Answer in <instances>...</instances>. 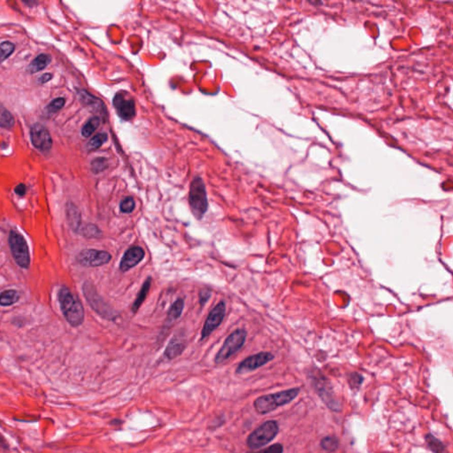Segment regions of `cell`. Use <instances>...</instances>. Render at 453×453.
<instances>
[{"label": "cell", "mask_w": 453, "mask_h": 453, "mask_svg": "<svg viewBox=\"0 0 453 453\" xmlns=\"http://www.w3.org/2000/svg\"><path fill=\"white\" fill-rule=\"evenodd\" d=\"M58 303L62 313L69 325L77 328L84 320V309L79 299L68 287H62L58 294Z\"/></svg>", "instance_id": "obj_1"}, {"label": "cell", "mask_w": 453, "mask_h": 453, "mask_svg": "<svg viewBox=\"0 0 453 453\" xmlns=\"http://www.w3.org/2000/svg\"><path fill=\"white\" fill-rule=\"evenodd\" d=\"M299 392L300 390L299 388H294L284 392L261 396L255 399L253 403L255 410L260 414H268L269 412L275 411V409L293 401L299 396Z\"/></svg>", "instance_id": "obj_2"}, {"label": "cell", "mask_w": 453, "mask_h": 453, "mask_svg": "<svg viewBox=\"0 0 453 453\" xmlns=\"http://www.w3.org/2000/svg\"><path fill=\"white\" fill-rule=\"evenodd\" d=\"M310 379H311V384L315 390L319 398L325 403V405L332 411L340 412L342 410L341 402L335 394L330 381L323 374H320L319 371V373L317 372L316 374L313 373L311 374Z\"/></svg>", "instance_id": "obj_3"}, {"label": "cell", "mask_w": 453, "mask_h": 453, "mask_svg": "<svg viewBox=\"0 0 453 453\" xmlns=\"http://www.w3.org/2000/svg\"><path fill=\"white\" fill-rule=\"evenodd\" d=\"M279 425L275 420H268L261 424L248 436L246 444L251 450H258L272 442L278 435Z\"/></svg>", "instance_id": "obj_4"}, {"label": "cell", "mask_w": 453, "mask_h": 453, "mask_svg": "<svg viewBox=\"0 0 453 453\" xmlns=\"http://www.w3.org/2000/svg\"><path fill=\"white\" fill-rule=\"evenodd\" d=\"M83 295L87 299V302L95 312L100 314L104 319L113 320L117 318L118 312L113 309L107 302H105L93 283L87 281L83 285Z\"/></svg>", "instance_id": "obj_5"}, {"label": "cell", "mask_w": 453, "mask_h": 453, "mask_svg": "<svg viewBox=\"0 0 453 453\" xmlns=\"http://www.w3.org/2000/svg\"><path fill=\"white\" fill-rule=\"evenodd\" d=\"M189 203L194 217L198 220H201L208 209V201L206 187L202 179L199 177L194 179L190 185Z\"/></svg>", "instance_id": "obj_6"}, {"label": "cell", "mask_w": 453, "mask_h": 453, "mask_svg": "<svg viewBox=\"0 0 453 453\" xmlns=\"http://www.w3.org/2000/svg\"><path fill=\"white\" fill-rule=\"evenodd\" d=\"M8 243L16 264L20 268L28 269L30 265V254L27 241L23 236L15 230H11Z\"/></svg>", "instance_id": "obj_7"}, {"label": "cell", "mask_w": 453, "mask_h": 453, "mask_svg": "<svg viewBox=\"0 0 453 453\" xmlns=\"http://www.w3.org/2000/svg\"><path fill=\"white\" fill-rule=\"evenodd\" d=\"M247 333L244 330H237L226 338L222 347L215 356L214 362L215 364H221L224 361L232 357L234 354L237 353L242 347L244 346Z\"/></svg>", "instance_id": "obj_8"}, {"label": "cell", "mask_w": 453, "mask_h": 453, "mask_svg": "<svg viewBox=\"0 0 453 453\" xmlns=\"http://www.w3.org/2000/svg\"><path fill=\"white\" fill-rule=\"evenodd\" d=\"M112 260V255L106 251L95 249H85L80 251L76 256V261L81 266L86 268H98L107 265Z\"/></svg>", "instance_id": "obj_9"}, {"label": "cell", "mask_w": 453, "mask_h": 453, "mask_svg": "<svg viewBox=\"0 0 453 453\" xmlns=\"http://www.w3.org/2000/svg\"><path fill=\"white\" fill-rule=\"evenodd\" d=\"M225 312H226V305L223 301H221L216 305V306L213 307V310L209 312V314L207 316L206 322L203 327L201 341L207 338L214 330L219 328V326L223 321Z\"/></svg>", "instance_id": "obj_10"}, {"label": "cell", "mask_w": 453, "mask_h": 453, "mask_svg": "<svg viewBox=\"0 0 453 453\" xmlns=\"http://www.w3.org/2000/svg\"><path fill=\"white\" fill-rule=\"evenodd\" d=\"M30 139L38 151L46 153L52 149V140L48 130L40 123H35L30 127Z\"/></svg>", "instance_id": "obj_11"}, {"label": "cell", "mask_w": 453, "mask_h": 453, "mask_svg": "<svg viewBox=\"0 0 453 453\" xmlns=\"http://www.w3.org/2000/svg\"><path fill=\"white\" fill-rule=\"evenodd\" d=\"M272 360H274V355L270 352H260L251 355L238 365L236 373L237 374H247L268 364Z\"/></svg>", "instance_id": "obj_12"}, {"label": "cell", "mask_w": 453, "mask_h": 453, "mask_svg": "<svg viewBox=\"0 0 453 453\" xmlns=\"http://www.w3.org/2000/svg\"><path fill=\"white\" fill-rule=\"evenodd\" d=\"M113 106L118 115L122 120H130L134 117L136 113L134 100L127 99L123 93H118L113 98Z\"/></svg>", "instance_id": "obj_13"}, {"label": "cell", "mask_w": 453, "mask_h": 453, "mask_svg": "<svg viewBox=\"0 0 453 453\" xmlns=\"http://www.w3.org/2000/svg\"><path fill=\"white\" fill-rule=\"evenodd\" d=\"M144 251L143 248L139 246H134L127 250L123 257L121 258L120 263V270L121 272L128 271L131 268H135L137 265L139 264L144 257Z\"/></svg>", "instance_id": "obj_14"}, {"label": "cell", "mask_w": 453, "mask_h": 453, "mask_svg": "<svg viewBox=\"0 0 453 453\" xmlns=\"http://www.w3.org/2000/svg\"><path fill=\"white\" fill-rule=\"evenodd\" d=\"M66 214L70 229L77 233L82 226V215L78 207L74 203H68L66 206Z\"/></svg>", "instance_id": "obj_15"}, {"label": "cell", "mask_w": 453, "mask_h": 453, "mask_svg": "<svg viewBox=\"0 0 453 453\" xmlns=\"http://www.w3.org/2000/svg\"><path fill=\"white\" fill-rule=\"evenodd\" d=\"M185 341L180 337H175L170 340L164 354L169 360H174L179 357L183 352V350H185Z\"/></svg>", "instance_id": "obj_16"}, {"label": "cell", "mask_w": 453, "mask_h": 453, "mask_svg": "<svg viewBox=\"0 0 453 453\" xmlns=\"http://www.w3.org/2000/svg\"><path fill=\"white\" fill-rule=\"evenodd\" d=\"M51 60H52V58L48 54H45V53L40 54L32 60L30 65L28 66V70L31 74L42 71L46 67H48L49 64L51 63Z\"/></svg>", "instance_id": "obj_17"}, {"label": "cell", "mask_w": 453, "mask_h": 453, "mask_svg": "<svg viewBox=\"0 0 453 453\" xmlns=\"http://www.w3.org/2000/svg\"><path fill=\"white\" fill-rule=\"evenodd\" d=\"M151 277H148L145 281H144V283L142 285L141 288H140V290L138 292V297H137V299L135 300L134 304H133V306H132V312L136 313V312H138L139 308H140V306L143 305V303L144 302V300L146 299V297H147L148 293H149V290H150V288H151Z\"/></svg>", "instance_id": "obj_18"}, {"label": "cell", "mask_w": 453, "mask_h": 453, "mask_svg": "<svg viewBox=\"0 0 453 453\" xmlns=\"http://www.w3.org/2000/svg\"><path fill=\"white\" fill-rule=\"evenodd\" d=\"M21 299L20 292L15 289H7L0 293V306H11Z\"/></svg>", "instance_id": "obj_19"}, {"label": "cell", "mask_w": 453, "mask_h": 453, "mask_svg": "<svg viewBox=\"0 0 453 453\" xmlns=\"http://www.w3.org/2000/svg\"><path fill=\"white\" fill-rule=\"evenodd\" d=\"M77 234L85 238H100L103 235L100 228L92 223L82 225Z\"/></svg>", "instance_id": "obj_20"}, {"label": "cell", "mask_w": 453, "mask_h": 453, "mask_svg": "<svg viewBox=\"0 0 453 453\" xmlns=\"http://www.w3.org/2000/svg\"><path fill=\"white\" fill-rule=\"evenodd\" d=\"M426 443L427 446L429 450H432L434 453H445L446 447L444 445V443L437 439L436 436H433L432 434H427L425 436Z\"/></svg>", "instance_id": "obj_21"}, {"label": "cell", "mask_w": 453, "mask_h": 453, "mask_svg": "<svg viewBox=\"0 0 453 453\" xmlns=\"http://www.w3.org/2000/svg\"><path fill=\"white\" fill-rule=\"evenodd\" d=\"M183 308H184V301H183V299H177V300L172 305L171 308L169 309L167 322H174L176 319H178L179 318L181 317V315H182Z\"/></svg>", "instance_id": "obj_22"}, {"label": "cell", "mask_w": 453, "mask_h": 453, "mask_svg": "<svg viewBox=\"0 0 453 453\" xmlns=\"http://www.w3.org/2000/svg\"><path fill=\"white\" fill-rule=\"evenodd\" d=\"M14 125V118L6 107L0 104V127L11 128Z\"/></svg>", "instance_id": "obj_23"}, {"label": "cell", "mask_w": 453, "mask_h": 453, "mask_svg": "<svg viewBox=\"0 0 453 453\" xmlns=\"http://www.w3.org/2000/svg\"><path fill=\"white\" fill-rule=\"evenodd\" d=\"M320 446L328 452H334L339 447V440L337 436H328L320 441Z\"/></svg>", "instance_id": "obj_24"}, {"label": "cell", "mask_w": 453, "mask_h": 453, "mask_svg": "<svg viewBox=\"0 0 453 453\" xmlns=\"http://www.w3.org/2000/svg\"><path fill=\"white\" fill-rule=\"evenodd\" d=\"M100 124V119L99 117H92L89 119V121L83 126L82 130V135L84 138H89L96 131Z\"/></svg>", "instance_id": "obj_25"}, {"label": "cell", "mask_w": 453, "mask_h": 453, "mask_svg": "<svg viewBox=\"0 0 453 453\" xmlns=\"http://www.w3.org/2000/svg\"><path fill=\"white\" fill-rule=\"evenodd\" d=\"M107 138H107V135L105 134V133H100V134L96 135L95 137H93L89 140V143L87 144L88 150L92 151V150H96L98 148H100V146H102V144L105 142H107Z\"/></svg>", "instance_id": "obj_26"}, {"label": "cell", "mask_w": 453, "mask_h": 453, "mask_svg": "<svg viewBox=\"0 0 453 453\" xmlns=\"http://www.w3.org/2000/svg\"><path fill=\"white\" fill-rule=\"evenodd\" d=\"M15 45L11 42H3L0 44V63L6 60L14 52Z\"/></svg>", "instance_id": "obj_27"}, {"label": "cell", "mask_w": 453, "mask_h": 453, "mask_svg": "<svg viewBox=\"0 0 453 453\" xmlns=\"http://www.w3.org/2000/svg\"><path fill=\"white\" fill-rule=\"evenodd\" d=\"M136 203L132 197H127L121 200L120 204V209L122 213H131L134 211Z\"/></svg>", "instance_id": "obj_28"}, {"label": "cell", "mask_w": 453, "mask_h": 453, "mask_svg": "<svg viewBox=\"0 0 453 453\" xmlns=\"http://www.w3.org/2000/svg\"><path fill=\"white\" fill-rule=\"evenodd\" d=\"M66 100L64 98H58L56 100H52L51 103L49 104L46 107V111L49 113H54L60 110L63 107L65 106Z\"/></svg>", "instance_id": "obj_29"}, {"label": "cell", "mask_w": 453, "mask_h": 453, "mask_svg": "<svg viewBox=\"0 0 453 453\" xmlns=\"http://www.w3.org/2000/svg\"><path fill=\"white\" fill-rule=\"evenodd\" d=\"M107 166L108 164H107V158H98L91 162V170L93 173L99 174L100 172L104 171L105 169H107Z\"/></svg>", "instance_id": "obj_30"}, {"label": "cell", "mask_w": 453, "mask_h": 453, "mask_svg": "<svg viewBox=\"0 0 453 453\" xmlns=\"http://www.w3.org/2000/svg\"><path fill=\"white\" fill-rule=\"evenodd\" d=\"M363 381V376L358 373H352L349 376V384L352 390H359Z\"/></svg>", "instance_id": "obj_31"}, {"label": "cell", "mask_w": 453, "mask_h": 453, "mask_svg": "<svg viewBox=\"0 0 453 453\" xmlns=\"http://www.w3.org/2000/svg\"><path fill=\"white\" fill-rule=\"evenodd\" d=\"M247 453H283V446L281 443H275L271 446L268 447L263 450L255 451V452L249 451Z\"/></svg>", "instance_id": "obj_32"}, {"label": "cell", "mask_w": 453, "mask_h": 453, "mask_svg": "<svg viewBox=\"0 0 453 453\" xmlns=\"http://www.w3.org/2000/svg\"><path fill=\"white\" fill-rule=\"evenodd\" d=\"M211 297V290L208 288H203L199 292V302L200 306H204L206 305V303L208 301V299Z\"/></svg>", "instance_id": "obj_33"}, {"label": "cell", "mask_w": 453, "mask_h": 453, "mask_svg": "<svg viewBox=\"0 0 453 453\" xmlns=\"http://www.w3.org/2000/svg\"><path fill=\"white\" fill-rule=\"evenodd\" d=\"M14 192L16 193L18 196L23 197L27 192V187L23 183H20L14 188Z\"/></svg>", "instance_id": "obj_34"}, {"label": "cell", "mask_w": 453, "mask_h": 453, "mask_svg": "<svg viewBox=\"0 0 453 453\" xmlns=\"http://www.w3.org/2000/svg\"><path fill=\"white\" fill-rule=\"evenodd\" d=\"M52 74H45V75H43V76L39 78V83H45L49 82L50 80L52 79Z\"/></svg>", "instance_id": "obj_35"}, {"label": "cell", "mask_w": 453, "mask_h": 453, "mask_svg": "<svg viewBox=\"0 0 453 453\" xmlns=\"http://www.w3.org/2000/svg\"><path fill=\"white\" fill-rule=\"evenodd\" d=\"M0 447L1 448H3V449H8V443H7V441L5 439V437H4L1 434H0Z\"/></svg>", "instance_id": "obj_36"}]
</instances>
